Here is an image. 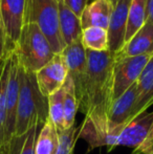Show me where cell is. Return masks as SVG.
<instances>
[{
    "label": "cell",
    "instance_id": "cell-1",
    "mask_svg": "<svg viewBox=\"0 0 153 154\" xmlns=\"http://www.w3.org/2000/svg\"><path fill=\"white\" fill-rule=\"evenodd\" d=\"M88 63L84 97L79 110L85 114L79 128L78 137L96 140L109 132L108 116L113 103V66L115 56L108 51L86 49Z\"/></svg>",
    "mask_w": 153,
    "mask_h": 154
},
{
    "label": "cell",
    "instance_id": "cell-2",
    "mask_svg": "<svg viewBox=\"0 0 153 154\" xmlns=\"http://www.w3.org/2000/svg\"><path fill=\"white\" fill-rule=\"evenodd\" d=\"M47 119V97H45L39 89L36 73L24 70L20 66V88L14 143L16 140H21L35 126L42 127Z\"/></svg>",
    "mask_w": 153,
    "mask_h": 154
},
{
    "label": "cell",
    "instance_id": "cell-3",
    "mask_svg": "<svg viewBox=\"0 0 153 154\" xmlns=\"http://www.w3.org/2000/svg\"><path fill=\"white\" fill-rule=\"evenodd\" d=\"M20 66L29 72H37L54 57L49 41L35 23H25L15 47Z\"/></svg>",
    "mask_w": 153,
    "mask_h": 154
},
{
    "label": "cell",
    "instance_id": "cell-4",
    "mask_svg": "<svg viewBox=\"0 0 153 154\" xmlns=\"http://www.w3.org/2000/svg\"><path fill=\"white\" fill-rule=\"evenodd\" d=\"M25 23H35L49 41L54 53H62L65 44L59 29L58 0H26Z\"/></svg>",
    "mask_w": 153,
    "mask_h": 154
},
{
    "label": "cell",
    "instance_id": "cell-5",
    "mask_svg": "<svg viewBox=\"0 0 153 154\" xmlns=\"http://www.w3.org/2000/svg\"><path fill=\"white\" fill-rule=\"evenodd\" d=\"M19 88H20V65L15 51L11 53V69L6 89L5 126H4V147L2 152H10L14 144L18 107Z\"/></svg>",
    "mask_w": 153,
    "mask_h": 154
},
{
    "label": "cell",
    "instance_id": "cell-6",
    "mask_svg": "<svg viewBox=\"0 0 153 154\" xmlns=\"http://www.w3.org/2000/svg\"><path fill=\"white\" fill-rule=\"evenodd\" d=\"M61 56L67 67L68 77L72 79L74 83L78 102V109H79L83 102L88 72L86 48L84 47L82 40H78L72 44L66 45L62 51Z\"/></svg>",
    "mask_w": 153,
    "mask_h": 154
},
{
    "label": "cell",
    "instance_id": "cell-7",
    "mask_svg": "<svg viewBox=\"0 0 153 154\" xmlns=\"http://www.w3.org/2000/svg\"><path fill=\"white\" fill-rule=\"evenodd\" d=\"M152 56L144 55L137 57H115L113 66L112 99L115 101L134 83H136L143 69Z\"/></svg>",
    "mask_w": 153,
    "mask_h": 154
},
{
    "label": "cell",
    "instance_id": "cell-8",
    "mask_svg": "<svg viewBox=\"0 0 153 154\" xmlns=\"http://www.w3.org/2000/svg\"><path fill=\"white\" fill-rule=\"evenodd\" d=\"M25 5L26 0H0V13L5 29L8 54L15 51L24 25Z\"/></svg>",
    "mask_w": 153,
    "mask_h": 154
},
{
    "label": "cell",
    "instance_id": "cell-9",
    "mask_svg": "<svg viewBox=\"0 0 153 154\" xmlns=\"http://www.w3.org/2000/svg\"><path fill=\"white\" fill-rule=\"evenodd\" d=\"M67 75V67L61 54H56L50 61L36 72V80L41 93L47 97L59 90L65 83Z\"/></svg>",
    "mask_w": 153,
    "mask_h": 154
},
{
    "label": "cell",
    "instance_id": "cell-10",
    "mask_svg": "<svg viewBox=\"0 0 153 154\" xmlns=\"http://www.w3.org/2000/svg\"><path fill=\"white\" fill-rule=\"evenodd\" d=\"M137 87L134 83L120 97L113 101L108 116V130L124 128L133 120L137 119L136 113Z\"/></svg>",
    "mask_w": 153,
    "mask_h": 154
},
{
    "label": "cell",
    "instance_id": "cell-11",
    "mask_svg": "<svg viewBox=\"0 0 153 154\" xmlns=\"http://www.w3.org/2000/svg\"><path fill=\"white\" fill-rule=\"evenodd\" d=\"M131 0H118L113 5L109 24L107 27L108 35V51L113 56L121 51L125 44V35L127 29L128 12Z\"/></svg>",
    "mask_w": 153,
    "mask_h": 154
},
{
    "label": "cell",
    "instance_id": "cell-12",
    "mask_svg": "<svg viewBox=\"0 0 153 154\" xmlns=\"http://www.w3.org/2000/svg\"><path fill=\"white\" fill-rule=\"evenodd\" d=\"M153 126V111L142 114L123 128L118 134L116 146L130 147L136 149L142 145Z\"/></svg>",
    "mask_w": 153,
    "mask_h": 154
},
{
    "label": "cell",
    "instance_id": "cell-13",
    "mask_svg": "<svg viewBox=\"0 0 153 154\" xmlns=\"http://www.w3.org/2000/svg\"><path fill=\"white\" fill-rule=\"evenodd\" d=\"M144 55L153 56V23L150 22H146L135 32L115 57H137Z\"/></svg>",
    "mask_w": 153,
    "mask_h": 154
},
{
    "label": "cell",
    "instance_id": "cell-14",
    "mask_svg": "<svg viewBox=\"0 0 153 154\" xmlns=\"http://www.w3.org/2000/svg\"><path fill=\"white\" fill-rule=\"evenodd\" d=\"M113 4L110 0H93L84 10L81 16L82 29L100 27L107 31Z\"/></svg>",
    "mask_w": 153,
    "mask_h": 154
},
{
    "label": "cell",
    "instance_id": "cell-15",
    "mask_svg": "<svg viewBox=\"0 0 153 154\" xmlns=\"http://www.w3.org/2000/svg\"><path fill=\"white\" fill-rule=\"evenodd\" d=\"M59 6V29L64 44L68 45L82 39L81 19L77 17L69 8L65 6L62 0H58Z\"/></svg>",
    "mask_w": 153,
    "mask_h": 154
},
{
    "label": "cell",
    "instance_id": "cell-16",
    "mask_svg": "<svg viewBox=\"0 0 153 154\" xmlns=\"http://www.w3.org/2000/svg\"><path fill=\"white\" fill-rule=\"evenodd\" d=\"M136 87V113L137 116H141L153 105V56L142 71Z\"/></svg>",
    "mask_w": 153,
    "mask_h": 154
},
{
    "label": "cell",
    "instance_id": "cell-17",
    "mask_svg": "<svg viewBox=\"0 0 153 154\" xmlns=\"http://www.w3.org/2000/svg\"><path fill=\"white\" fill-rule=\"evenodd\" d=\"M11 69V54L0 60V153L4 147V126H5L6 89Z\"/></svg>",
    "mask_w": 153,
    "mask_h": 154
},
{
    "label": "cell",
    "instance_id": "cell-18",
    "mask_svg": "<svg viewBox=\"0 0 153 154\" xmlns=\"http://www.w3.org/2000/svg\"><path fill=\"white\" fill-rule=\"evenodd\" d=\"M59 144V134L53 123L47 119L38 133L35 154H56Z\"/></svg>",
    "mask_w": 153,
    "mask_h": 154
},
{
    "label": "cell",
    "instance_id": "cell-19",
    "mask_svg": "<svg viewBox=\"0 0 153 154\" xmlns=\"http://www.w3.org/2000/svg\"><path fill=\"white\" fill-rule=\"evenodd\" d=\"M146 2L147 0H131L130 8L128 12L127 29L125 35V43L129 41L139 29H142L147 21L146 12Z\"/></svg>",
    "mask_w": 153,
    "mask_h": 154
},
{
    "label": "cell",
    "instance_id": "cell-20",
    "mask_svg": "<svg viewBox=\"0 0 153 154\" xmlns=\"http://www.w3.org/2000/svg\"><path fill=\"white\" fill-rule=\"evenodd\" d=\"M64 88H60L53 94L47 97L48 103V120L55 126L58 133L64 131Z\"/></svg>",
    "mask_w": 153,
    "mask_h": 154
},
{
    "label": "cell",
    "instance_id": "cell-21",
    "mask_svg": "<svg viewBox=\"0 0 153 154\" xmlns=\"http://www.w3.org/2000/svg\"><path fill=\"white\" fill-rule=\"evenodd\" d=\"M82 43L84 47L92 51H108L107 31L100 27H87L82 32Z\"/></svg>",
    "mask_w": 153,
    "mask_h": 154
},
{
    "label": "cell",
    "instance_id": "cell-22",
    "mask_svg": "<svg viewBox=\"0 0 153 154\" xmlns=\"http://www.w3.org/2000/svg\"><path fill=\"white\" fill-rule=\"evenodd\" d=\"M64 88V102H63V109H64V128L72 127L75 125V119L78 111V102L75 91V86L72 79L67 75L65 83L63 85Z\"/></svg>",
    "mask_w": 153,
    "mask_h": 154
},
{
    "label": "cell",
    "instance_id": "cell-23",
    "mask_svg": "<svg viewBox=\"0 0 153 154\" xmlns=\"http://www.w3.org/2000/svg\"><path fill=\"white\" fill-rule=\"evenodd\" d=\"M79 128L76 126L65 129L64 131L60 132L59 134V144L56 154H72L74 153L75 144L78 138Z\"/></svg>",
    "mask_w": 153,
    "mask_h": 154
},
{
    "label": "cell",
    "instance_id": "cell-24",
    "mask_svg": "<svg viewBox=\"0 0 153 154\" xmlns=\"http://www.w3.org/2000/svg\"><path fill=\"white\" fill-rule=\"evenodd\" d=\"M39 126L33 127L22 137V145L18 154H35V146L37 140V132Z\"/></svg>",
    "mask_w": 153,
    "mask_h": 154
},
{
    "label": "cell",
    "instance_id": "cell-25",
    "mask_svg": "<svg viewBox=\"0 0 153 154\" xmlns=\"http://www.w3.org/2000/svg\"><path fill=\"white\" fill-rule=\"evenodd\" d=\"M67 8H69L77 17L81 18L85 8L88 5L89 0H62Z\"/></svg>",
    "mask_w": 153,
    "mask_h": 154
},
{
    "label": "cell",
    "instance_id": "cell-26",
    "mask_svg": "<svg viewBox=\"0 0 153 154\" xmlns=\"http://www.w3.org/2000/svg\"><path fill=\"white\" fill-rule=\"evenodd\" d=\"M132 154H153V126L145 140L142 143L141 146L134 149Z\"/></svg>",
    "mask_w": 153,
    "mask_h": 154
},
{
    "label": "cell",
    "instance_id": "cell-27",
    "mask_svg": "<svg viewBox=\"0 0 153 154\" xmlns=\"http://www.w3.org/2000/svg\"><path fill=\"white\" fill-rule=\"evenodd\" d=\"M8 55V44H6L5 29H4L1 13H0V60L4 59Z\"/></svg>",
    "mask_w": 153,
    "mask_h": 154
},
{
    "label": "cell",
    "instance_id": "cell-28",
    "mask_svg": "<svg viewBox=\"0 0 153 154\" xmlns=\"http://www.w3.org/2000/svg\"><path fill=\"white\" fill-rule=\"evenodd\" d=\"M146 12H147V21L146 22L153 23V0H147Z\"/></svg>",
    "mask_w": 153,
    "mask_h": 154
},
{
    "label": "cell",
    "instance_id": "cell-29",
    "mask_svg": "<svg viewBox=\"0 0 153 154\" xmlns=\"http://www.w3.org/2000/svg\"><path fill=\"white\" fill-rule=\"evenodd\" d=\"M110 1L112 2V4H113V5H115V2L118 1V0H110Z\"/></svg>",
    "mask_w": 153,
    "mask_h": 154
},
{
    "label": "cell",
    "instance_id": "cell-30",
    "mask_svg": "<svg viewBox=\"0 0 153 154\" xmlns=\"http://www.w3.org/2000/svg\"><path fill=\"white\" fill-rule=\"evenodd\" d=\"M0 154H1V153H0Z\"/></svg>",
    "mask_w": 153,
    "mask_h": 154
}]
</instances>
